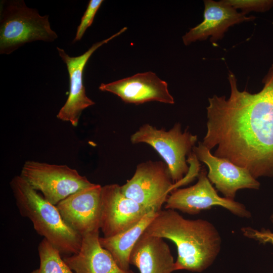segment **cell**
I'll return each mask as SVG.
<instances>
[{"label":"cell","instance_id":"9a60e30c","mask_svg":"<svg viewBox=\"0 0 273 273\" xmlns=\"http://www.w3.org/2000/svg\"><path fill=\"white\" fill-rule=\"evenodd\" d=\"M99 231L82 236L80 248L76 254L63 257L75 273H134L121 269L110 253L99 241Z\"/></svg>","mask_w":273,"mask_h":273},{"label":"cell","instance_id":"603a6c76","mask_svg":"<svg viewBox=\"0 0 273 273\" xmlns=\"http://www.w3.org/2000/svg\"><path fill=\"white\" fill-rule=\"evenodd\" d=\"M272 273H273V272H272Z\"/></svg>","mask_w":273,"mask_h":273},{"label":"cell","instance_id":"30bf717a","mask_svg":"<svg viewBox=\"0 0 273 273\" xmlns=\"http://www.w3.org/2000/svg\"><path fill=\"white\" fill-rule=\"evenodd\" d=\"M126 29V27H124L110 37L95 43L84 54L77 57H70L63 49L57 47L60 57L67 66L70 83L69 94L57 115L58 119L69 122L72 126H76L83 110L95 104L85 93L83 81L85 66L99 48L119 36Z\"/></svg>","mask_w":273,"mask_h":273},{"label":"cell","instance_id":"5bb4252c","mask_svg":"<svg viewBox=\"0 0 273 273\" xmlns=\"http://www.w3.org/2000/svg\"><path fill=\"white\" fill-rule=\"evenodd\" d=\"M203 21L191 28L182 37L184 43L189 45L197 40L206 39L214 44L221 39L228 28L244 21L254 20V16H247L225 4L223 1H204Z\"/></svg>","mask_w":273,"mask_h":273},{"label":"cell","instance_id":"52a82bcc","mask_svg":"<svg viewBox=\"0 0 273 273\" xmlns=\"http://www.w3.org/2000/svg\"><path fill=\"white\" fill-rule=\"evenodd\" d=\"M173 185L166 163L149 160L139 164L133 176L120 189L127 197L159 211L172 191Z\"/></svg>","mask_w":273,"mask_h":273},{"label":"cell","instance_id":"5b68a950","mask_svg":"<svg viewBox=\"0 0 273 273\" xmlns=\"http://www.w3.org/2000/svg\"><path fill=\"white\" fill-rule=\"evenodd\" d=\"M130 140L133 144L146 143L152 147L165 161L174 184L181 180L189 171L186 157L192 153L197 136L192 134L188 128L182 131L179 123H175L168 131L146 123L133 133Z\"/></svg>","mask_w":273,"mask_h":273},{"label":"cell","instance_id":"44dd1931","mask_svg":"<svg viewBox=\"0 0 273 273\" xmlns=\"http://www.w3.org/2000/svg\"><path fill=\"white\" fill-rule=\"evenodd\" d=\"M243 235L247 238L253 239L262 244L269 243L273 245V232L269 230H260L251 227H244L241 229Z\"/></svg>","mask_w":273,"mask_h":273},{"label":"cell","instance_id":"4fadbf2b","mask_svg":"<svg viewBox=\"0 0 273 273\" xmlns=\"http://www.w3.org/2000/svg\"><path fill=\"white\" fill-rule=\"evenodd\" d=\"M99 88L115 94L126 103L136 105L150 101L173 104L167 82L154 72L139 73L108 83H102Z\"/></svg>","mask_w":273,"mask_h":273},{"label":"cell","instance_id":"ba28073f","mask_svg":"<svg viewBox=\"0 0 273 273\" xmlns=\"http://www.w3.org/2000/svg\"><path fill=\"white\" fill-rule=\"evenodd\" d=\"M198 178V181L194 185L172 191L166 199L165 209L178 210L184 213L195 215L217 206L228 210L238 217L251 218V212L243 204L218 195L207 177L205 169H202Z\"/></svg>","mask_w":273,"mask_h":273},{"label":"cell","instance_id":"3957f363","mask_svg":"<svg viewBox=\"0 0 273 273\" xmlns=\"http://www.w3.org/2000/svg\"><path fill=\"white\" fill-rule=\"evenodd\" d=\"M10 185L20 215L31 221L38 234L62 257L78 252L82 236L64 220L56 205L46 200L20 175L14 176Z\"/></svg>","mask_w":273,"mask_h":273},{"label":"cell","instance_id":"ffe728a7","mask_svg":"<svg viewBox=\"0 0 273 273\" xmlns=\"http://www.w3.org/2000/svg\"><path fill=\"white\" fill-rule=\"evenodd\" d=\"M103 1L90 0L77 27L73 42L80 40L86 30L92 25L94 17Z\"/></svg>","mask_w":273,"mask_h":273},{"label":"cell","instance_id":"7c38bea8","mask_svg":"<svg viewBox=\"0 0 273 273\" xmlns=\"http://www.w3.org/2000/svg\"><path fill=\"white\" fill-rule=\"evenodd\" d=\"M102 187L93 184L56 205L64 220L81 236L100 229Z\"/></svg>","mask_w":273,"mask_h":273},{"label":"cell","instance_id":"277c9868","mask_svg":"<svg viewBox=\"0 0 273 273\" xmlns=\"http://www.w3.org/2000/svg\"><path fill=\"white\" fill-rule=\"evenodd\" d=\"M58 37L49 15L41 16L22 0L2 1L0 9V54L9 55L34 41L53 42Z\"/></svg>","mask_w":273,"mask_h":273},{"label":"cell","instance_id":"8992f818","mask_svg":"<svg viewBox=\"0 0 273 273\" xmlns=\"http://www.w3.org/2000/svg\"><path fill=\"white\" fill-rule=\"evenodd\" d=\"M20 175L33 189L40 192L46 200L55 205L70 195L93 184L76 169L67 165L32 160L25 162Z\"/></svg>","mask_w":273,"mask_h":273},{"label":"cell","instance_id":"7402d4cb","mask_svg":"<svg viewBox=\"0 0 273 273\" xmlns=\"http://www.w3.org/2000/svg\"><path fill=\"white\" fill-rule=\"evenodd\" d=\"M270 219H271V221L272 222V223H273V212H272V213L270 216Z\"/></svg>","mask_w":273,"mask_h":273},{"label":"cell","instance_id":"ac0fdd59","mask_svg":"<svg viewBox=\"0 0 273 273\" xmlns=\"http://www.w3.org/2000/svg\"><path fill=\"white\" fill-rule=\"evenodd\" d=\"M39 268L30 273H75L64 261L60 252L46 239L38 246Z\"/></svg>","mask_w":273,"mask_h":273},{"label":"cell","instance_id":"9c48e42d","mask_svg":"<svg viewBox=\"0 0 273 273\" xmlns=\"http://www.w3.org/2000/svg\"><path fill=\"white\" fill-rule=\"evenodd\" d=\"M100 229L104 237L117 235L136 224L152 210L127 197L118 184L102 187Z\"/></svg>","mask_w":273,"mask_h":273},{"label":"cell","instance_id":"2e32d148","mask_svg":"<svg viewBox=\"0 0 273 273\" xmlns=\"http://www.w3.org/2000/svg\"><path fill=\"white\" fill-rule=\"evenodd\" d=\"M129 262L138 268L140 273L175 271V262L167 244L163 238L149 235L145 232L133 247Z\"/></svg>","mask_w":273,"mask_h":273},{"label":"cell","instance_id":"7a4b0ae2","mask_svg":"<svg viewBox=\"0 0 273 273\" xmlns=\"http://www.w3.org/2000/svg\"><path fill=\"white\" fill-rule=\"evenodd\" d=\"M145 232L175 243V270L202 272L212 264L221 249V238L212 223L186 219L173 209L159 211Z\"/></svg>","mask_w":273,"mask_h":273},{"label":"cell","instance_id":"d6986e66","mask_svg":"<svg viewBox=\"0 0 273 273\" xmlns=\"http://www.w3.org/2000/svg\"><path fill=\"white\" fill-rule=\"evenodd\" d=\"M223 2L244 14L251 12H264L273 7V0H223Z\"/></svg>","mask_w":273,"mask_h":273},{"label":"cell","instance_id":"6da1fadb","mask_svg":"<svg viewBox=\"0 0 273 273\" xmlns=\"http://www.w3.org/2000/svg\"><path fill=\"white\" fill-rule=\"evenodd\" d=\"M231 94L213 95L207 107V132L202 144L214 155L249 170L256 179L273 177V64L257 93L240 91L229 71Z\"/></svg>","mask_w":273,"mask_h":273},{"label":"cell","instance_id":"e0dca14e","mask_svg":"<svg viewBox=\"0 0 273 273\" xmlns=\"http://www.w3.org/2000/svg\"><path fill=\"white\" fill-rule=\"evenodd\" d=\"M158 212L152 210L136 224L117 235L99 238L101 246L110 253L123 270L130 269L129 257L131 250Z\"/></svg>","mask_w":273,"mask_h":273},{"label":"cell","instance_id":"8fae6325","mask_svg":"<svg viewBox=\"0 0 273 273\" xmlns=\"http://www.w3.org/2000/svg\"><path fill=\"white\" fill-rule=\"evenodd\" d=\"M193 152L198 160L207 166L209 180L224 198L234 200L239 190L259 189L260 183L248 170L212 155L201 142H199L198 146L194 147Z\"/></svg>","mask_w":273,"mask_h":273}]
</instances>
